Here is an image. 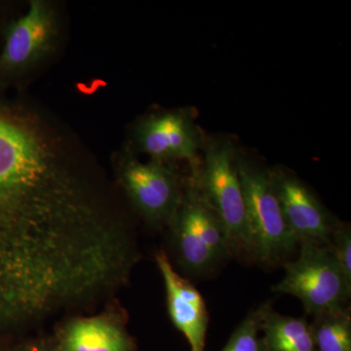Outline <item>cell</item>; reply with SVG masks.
<instances>
[{
    "instance_id": "cell-1",
    "label": "cell",
    "mask_w": 351,
    "mask_h": 351,
    "mask_svg": "<svg viewBox=\"0 0 351 351\" xmlns=\"http://www.w3.org/2000/svg\"><path fill=\"white\" fill-rule=\"evenodd\" d=\"M135 257L127 226L54 131L0 90V330L110 294Z\"/></svg>"
},
{
    "instance_id": "cell-2",
    "label": "cell",
    "mask_w": 351,
    "mask_h": 351,
    "mask_svg": "<svg viewBox=\"0 0 351 351\" xmlns=\"http://www.w3.org/2000/svg\"><path fill=\"white\" fill-rule=\"evenodd\" d=\"M237 149L230 138H206L195 175L203 195L225 228L232 256L252 260L250 232L243 189L237 171Z\"/></svg>"
},
{
    "instance_id": "cell-3",
    "label": "cell",
    "mask_w": 351,
    "mask_h": 351,
    "mask_svg": "<svg viewBox=\"0 0 351 351\" xmlns=\"http://www.w3.org/2000/svg\"><path fill=\"white\" fill-rule=\"evenodd\" d=\"M250 232L252 260L265 267L285 263L299 242L286 223L270 184L269 168L237 149Z\"/></svg>"
},
{
    "instance_id": "cell-4",
    "label": "cell",
    "mask_w": 351,
    "mask_h": 351,
    "mask_svg": "<svg viewBox=\"0 0 351 351\" xmlns=\"http://www.w3.org/2000/svg\"><path fill=\"white\" fill-rule=\"evenodd\" d=\"M168 226L178 262L189 274H207L232 256L225 228L193 173Z\"/></svg>"
},
{
    "instance_id": "cell-5",
    "label": "cell",
    "mask_w": 351,
    "mask_h": 351,
    "mask_svg": "<svg viewBox=\"0 0 351 351\" xmlns=\"http://www.w3.org/2000/svg\"><path fill=\"white\" fill-rule=\"evenodd\" d=\"M60 31L59 13L49 0H32L27 12L7 21L0 40V89L8 91L47 60Z\"/></svg>"
},
{
    "instance_id": "cell-6",
    "label": "cell",
    "mask_w": 351,
    "mask_h": 351,
    "mask_svg": "<svg viewBox=\"0 0 351 351\" xmlns=\"http://www.w3.org/2000/svg\"><path fill=\"white\" fill-rule=\"evenodd\" d=\"M300 246L299 257L284 263L285 276L272 290L298 298L306 313L313 317L348 306L351 283L327 247L307 241Z\"/></svg>"
},
{
    "instance_id": "cell-7",
    "label": "cell",
    "mask_w": 351,
    "mask_h": 351,
    "mask_svg": "<svg viewBox=\"0 0 351 351\" xmlns=\"http://www.w3.org/2000/svg\"><path fill=\"white\" fill-rule=\"evenodd\" d=\"M115 170L120 186L145 221L156 228L168 226L184 189L171 163L142 162L127 145L115 159Z\"/></svg>"
},
{
    "instance_id": "cell-8",
    "label": "cell",
    "mask_w": 351,
    "mask_h": 351,
    "mask_svg": "<svg viewBox=\"0 0 351 351\" xmlns=\"http://www.w3.org/2000/svg\"><path fill=\"white\" fill-rule=\"evenodd\" d=\"M206 138L189 108H177L145 115L132 126L128 147L149 160L172 163L188 161L191 171L199 169L198 152Z\"/></svg>"
},
{
    "instance_id": "cell-9",
    "label": "cell",
    "mask_w": 351,
    "mask_h": 351,
    "mask_svg": "<svg viewBox=\"0 0 351 351\" xmlns=\"http://www.w3.org/2000/svg\"><path fill=\"white\" fill-rule=\"evenodd\" d=\"M270 184L291 232L301 242L326 246L341 221L292 171L269 168Z\"/></svg>"
},
{
    "instance_id": "cell-10",
    "label": "cell",
    "mask_w": 351,
    "mask_h": 351,
    "mask_svg": "<svg viewBox=\"0 0 351 351\" xmlns=\"http://www.w3.org/2000/svg\"><path fill=\"white\" fill-rule=\"evenodd\" d=\"M156 263L165 285L173 324L186 337L191 351H204L209 322L204 299L193 284L176 271L164 252L157 254Z\"/></svg>"
},
{
    "instance_id": "cell-11",
    "label": "cell",
    "mask_w": 351,
    "mask_h": 351,
    "mask_svg": "<svg viewBox=\"0 0 351 351\" xmlns=\"http://www.w3.org/2000/svg\"><path fill=\"white\" fill-rule=\"evenodd\" d=\"M57 351H136L123 323L110 316L71 321L53 341Z\"/></svg>"
},
{
    "instance_id": "cell-12",
    "label": "cell",
    "mask_w": 351,
    "mask_h": 351,
    "mask_svg": "<svg viewBox=\"0 0 351 351\" xmlns=\"http://www.w3.org/2000/svg\"><path fill=\"white\" fill-rule=\"evenodd\" d=\"M263 351H316L306 318L281 315L269 302L262 321Z\"/></svg>"
},
{
    "instance_id": "cell-13",
    "label": "cell",
    "mask_w": 351,
    "mask_h": 351,
    "mask_svg": "<svg viewBox=\"0 0 351 351\" xmlns=\"http://www.w3.org/2000/svg\"><path fill=\"white\" fill-rule=\"evenodd\" d=\"M311 327L316 351H351L350 306L314 316Z\"/></svg>"
},
{
    "instance_id": "cell-14",
    "label": "cell",
    "mask_w": 351,
    "mask_h": 351,
    "mask_svg": "<svg viewBox=\"0 0 351 351\" xmlns=\"http://www.w3.org/2000/svg\"><path fill=\"white\" fill-rule=\"evenodd\" d=\"M267 304L269 302H265L246 316L221 351H263L258 332L262 330L263 314Z\"/></svg>"
},
{
    "instance_id": "cell-15",
    "label": "cell",
    "mask_w": 351,
    "mask_h": 351,
    "mask_svg": "<svg viewBox=\"0 0 351 351\" xmlns=\"http://www.w3.org/2000/svg\"><path fill=\"white\" fill-rule=\"evenodd\" d=\"M335 262L339 265L346 280L351 283V230L346 223H339L326 245Z\"/></svg>"
},
{
    "instance_id": "cell-16",
    "label": "cell",
    "mask_w": 351,
    "mask_h": 351,
    "mask_svg": "<svg viewBox=\"0 0 351 351\" xmlns=\"http://www.w3.org/2000/svg\"><path fill=\"white\" fill-rule=\"evenodd\" d=\"M10 351H57L53 341H32L23 343Z\"/></svg>"
},
{
    "instance_id": "cell-17",
    "label": "cell",
    "mask_w": 351,
    "mask_h": 351,
    "mask_svg": "<svg viewBox=\"0 0 351 351\" xmlns=\"http://www.w3.org/2000/svg\"><path fill=\"white\" fill-rule=\"evenodd\" d=\"M10 18L7 16L5 5L0 3V38H1L2 29H3L4 25L6 24L7 21L10 19Z\"/></svg>"
},
{
    "instance_id": "cell-18",
    "label": "cell",
    "mask_w": 351,
    "mask_h": 351,
    "mask_svg": "<svg viewBox=\"0 0 351 351\" xmlns=\"http://www.w3.org/2000/svg\"><path fill=\"white\" fill-rule=\"evenodd\" d=\"M0 351H10V350H5V348H0Z\"/></svg>"
}]
</instances>
